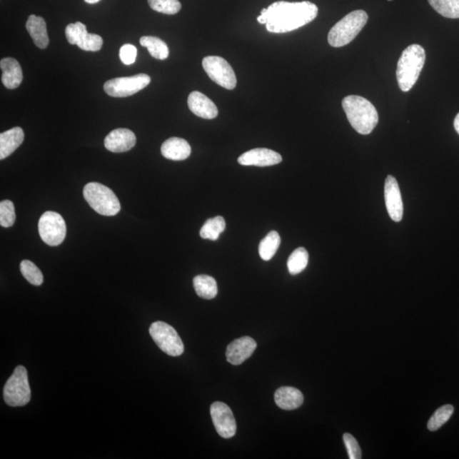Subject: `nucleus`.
<instances>
[{"label":"nucleus","mask_w":459,"mask_h":459,"mask_svg":"<svg viewBox=\"0 0 459 459\" xmlns=\"http://www.w3.org/2000/svg\"><path fill=\"white\" fill-rule=\"evenodd\" d=\"M136 56L137 49L136 46H132V44H124V46L120 49V60H121L124 65H131L135 64Z\"/></svg>","instance_id":"obj_34"},{"label":"nucleus","mask_w":459,"mask_h":459,"mask_svg":"<svg viewBox=\"0 0 459 459\" xmlns=\"http://www.w3.org/2000/svg\"><path fill=\"white\" fill-rule=\"evenodd\" d=\"M150 83V76L140 74L109 80L104 84V91L110 96L128 97L143 90Z\"/></svg>","instance_id":"obj_10"},{"label":"nucleus","mask_w":459,"mask_h":459,"mask_svg":"<svg viewBox=\"0 0 459 459\" xmlns=\"http://www.w3.org/2000/svg\"><path fill=\"white\" fill-rule=\"evenodd\" d=\"M432 8L447 19H459V0H429Z\"/></svg>","instance_id":"obj_28"},{"label":"nucleus","mask_w":459,"mask_h":459,"mask_svg":"<svg viewBox=\"0 0 459 459\" xmlns=\"http://www.w3.org/2000/svg\"><path fill=\"white\" fill-rule=\"evenodd\" d=\"M149 6L153 11L166 15H175L181 11L179 0H148Z\"/></svg>","instance_id":"obj_31"},{"label":"nucleus","mask_w":459,"mask_h":459,"mask_svg":"<svg viewBox=\"0 0 459 459\" xmlns=\"http://www.w3.org/2000/svg\"><path fill=\"white\" fill-rule=\"evenodd\" d=\"M454 128L459 135V114L456 116L455 119H454Z\"/></svg>","instance_id":"obj_35"},{"label":"nucleus","mask_w":459,"mask_h":459,"mask_svg":"<svg viewBox=\"0 0 459 459\" xmlns=\"http://www.w3.org/2000/svg\"><path fill=\"white\" fill-rule=\"evenodd\" d=\"M24 131L15 127L0 133V159L4 160L19 148L24 141Z\"/></svg>","instance_id":"obj_20"},{"label":"nucleus","mask_w":459,"mask_h":459,"mask_svg":"<svg viewBox=\"0 0 459 459\" xmlns=\"http://www.w3.org/2000/svg\"><path fill=\"white\" fill-rule=\"evenodd\" d=\"M39 233L44 243L58 246L64 242L66 235V226L59 213L47 211L43 213L39 221Z\"/></svg>","instance_id":"obj_8"},{"label":"nucleus","mask_w":459,"mask_h":459,"mask_svg":"<svg viewBox=\"0 0 459 459\" xmlns=\"http://www.w3.org/2000/svg\"><path fill=\"white\" fill-rule=\"evenodd\" d=\"M388 1H392V0H388Z\"/></svg>","instance_id":"obj_37"},{"label":"nucleus","mask_w":459,"mask_h":459,"mask_svg":"<svg viewBox=\"0 0 459 459\" xmlns=\"http://www.w3.org/2000/svg\"><path fill=\"white\" fill-rule=\"evenodd\" d=\"M4 398L11 407H22L30 402L31 388L28 371L24 366L16 367L4 388Z\"/></svg>","instance_id":"obj_6"},{"label":"nucleus","mask_w":459,"mask_h":459,"mask_svg":"<svg viewBox=\"0 0 459 459\" xmlns=\"http://www.w3.org/2000/svg\"><path fill=\"white\" fill-rule=\"evenodd\" d=\"M368 16L363 10L352 11L333 26L328 34V44L333 47H343L353 41L365 25Z\"/></svg>","instance_id":"obj_4"},{"label":"nucleus","mask_w":459,"mask_h":459,"mask_svg":"<svg viewBox=\"0 0 459 459\" xmlns=\"http://www.w3.org/2000/svg\"><path fill=\"white\" fill-rule=\"evenodd\" d=\"M257 344L251 337L245 336L231 342L227 346L226 359L227 362L238 366L251 358L256 350Z\"/></svg>","instance_id":"obj_15"},{"label":"nucleus","mask_w":459,"mask_h":459,"mask_svg":"<svg viewBox=\"0 0 459 459\" xmlns=\"http://www.w3.org/2000/svg\"><path fill=\"white\" fill-rule=\"evenodd\" d=\"M385 198L387 211L391 220L400 222L403 217V203L398 181L392 176L386 178Z\"/></svg>","instance_id":"obj_13"},{"label":"nucleus","mask_w":459,"mask_h":459,"mask_svg":"<svg viewBox=\"0 0 459 459\" xmlns=\"http://www.w3.org/2000/svg\"><path fill=\"white\" fill-rule=\"evenodd\" d=\"M275 403L283 410H294L304 403V395L296 388L281 387L276 391Z\"/></svg>","instance_id":"obj_21"},{"label":"nucleus","mask_w":459,"mask_h":459,"mask_svg":"<svg viewBox=\"0 0 459 459\" xmlns=\"http://www.w3.org/2000/svg\"><path fill=\"white\" fill-rule=\"evenodd\" d=\"M65 33L69 44H76L83 51H99L104 46V39L100 35L89 34L82 22L69 24Z\"/></svg>","instance_id":"obj_11"},{"label":"nucleus","mask_w":459,"mask_h":459,"mask_svg":"<svg viewBox=\"0 0 459 459\" xmlns=\"http://www.w3.org/2000/svg\"><path fill=\"white\" fill-rule=\"evenodd\" d=\"M203 68L213 82L226 90H233L237 86L234 70L224 58L206 56L203 60Z\"/></svg>","instance_id":"obj_9"},{"label":"nucleus","mask_w":459,"mask_h":459,"mask_svg":"<svg viewBox=\"0 0 459 459\" xmlns=\"http://www.w3.org/2000/svg\"><path fill=\"white\" fill-rule=\"evenodd\" d=\"M16 221L14 204L9 200L0 203V225L3 227H11Z\"/></svg>","instance_id":"obj_32"},{"label":"nucleus","mask_w":459,"mask_h":459,"mask_svg":"<svg viewBox=\"0 0 459 459\" xmlns=\"http://www.w3.org/2000/svg\"><path fill=\"white\" fill-rule=\"evenodd\" d=\"M211 414L218 434L225 439L233 438L237 432V423L228 405L221 402L213 403Z\"/></svg>","instance_id":"obj_12"},{"label":"nucleus","mask_w":459,"mask_h":459,"mask_svg":"<svg viewBox=\"0 0 459 459\" xmlns=\"http://www.w3.org/2000/svg\"><path fill=\"white\" fill-rule=\"evenodd\" d=\"M309 261V253L304 248H298L292 253L288 260V269L291 275L302 273L306 268Z\"/></svg>","instance_id":"obj_27"},{"label":"nucleus","mask_w":459,"mask_h":459,"mask_svg":"<svg viewBox=\"0 0 459 459\" xmlns=\"http://www.w3.org/2000/svg\"><path fill=\"white\" fill-rule=\"evenodd\" d=\"M88 4H96L98 2H100L101 0H84Z\"/></svg>","instance_id":"obj_36"},{"label":"nucleus","mask_w":459,"mask_h":459,"mask_svg":"<svg viewBox=\"0 0 459 459\" xmlns=\"http://www.w3.org/2000/svg\"><path fill=\"white\" fill-rule=\"evenodd\" d=\"M22 276L34 286H40L44 282V276L38 266L32 261H22L20 265Z\"/></svg>","instance_id":"obj_30"},{"label":"nucleus","mask_w":459,"mask_h":459,"mask_svg":"<svg viewBox=\"0 0 459 459\" xmlns=\"http://www.w3.org/2000/svg\"><path fill=\"white\" fill-rule=\"evenodd\" d=\"M136 143L135 133L128 128H117L106 137L104 145L111 153H124L133 148Z\"/></svg>","instance_id":"obj_16"},{"label":"nucleus","mask_w":459,"mask_h":459,"mask_svg":"<svg viewBox=\"0 0 459 459\" xmlns=\"http://www.w3.org/2000/svg\"><path fill=\"white\" fill-rule=\"evenodd\" d=\"M142 46L147 48L150 55L156 59L166 60L168 57L169 51L166 42L157 37L143 36L140 39Z\"/></svg>","instance_id":"obj_24"},{"label":"nucleus","mask_w":459,"mask_h":459,"mask_svg":"<svg viewBox=\"0 0 459 459\" xmlns=\"http://www.w3.org/2000/svg\"><path fill=\"white\" fill-rule=\"evenodd\" d=\"M281 244V238L276 231H271L258 246V253L263 261H268L276 255Z\"/></svg>","instance_id":"obj_25"},{"label":"nucleus","mask_w":459,"mask_h":459,"mask_svg":"<svg viewBox=\"0 0 459 459\" xmlns=\"http://www.w3.org/2000/svg\"><path fill=\"white\" fill-rule=\"evenodd\" d=\"M149 333L153 340L164 353L179 356L184 352V345L175 328L163 322L151 325Z\"/></svg>","instance_id":"obj_7"},{"label":"nucleus","mask_w":459,"mask_h":459,"mask_svg":"<svg viewBox=\"0 0 459 459\" xmlns=\"http://www.w3.org/2000/svg\"><path fill=\"white\" fill-rule=\"evenodd\" d=\"M318 15V7L310 1H278L263 9L257 21L270 33L285 34L310 24Z\"/></svg>","instance_id":"obj_1"},{"label":"nucleus","mask_w":459,"mask_h":459,"mask_svg":"<svg viewBox=\"0 0 459 459\" xmlns=\"http://www.w3.org/2000/svg\"><path fill=\"white\" fill-rule=\"evenodd\" d=\"M343 439H344L345 448L347 449V452H348L349 458H362V451H360V445L354 436L346 433L344 435V438H343Z\"/></svg>","instance_id":"obj_33"},{"label":"nucleus","mask_w":459,"mask_h":459,"mask_svg":"<svg viewBox=\"0 0 459 459\" xmlns=\"http://www.w3.org/2000/svg\"><path fill=\"white\" fill-rule=\"evenodd\" d=\"M161 153L164 158L173 161H183L190 157L191 146L186 140L181 138L172 137L164 141L161 146Z\"/></svg>","instance_id":"obj_19"},{"label":"nucleus","mask_w":459,"mask_h":459,"mask_svg":"<svg viewBox=\"0 0 459 459\" xmlns=\"http://www.w3.org/2000/svg\"><path fill=\"white\" fill-rule=\"evenodd\" d=\"M225 229L226 221L224 218L216 216L204 223L201 230H200V236L203 239L216 241L219 239L220 235Z\"/></svg>","instance_id":"obj_26"},{"label":"nucleus","mask_w":459,"mask_h":459,"mask_svg":"<svg viewBox=\"0 0 459 459\" xmlns=\"http://www.w3.org/2000/svg\"><path fill=\"white\" fill-rule=\"evenodd\" d=\"M191 113L204 119H213L218 116V109L213 102L204 94L199 91L191 92L187 100Z\"/></svg>","instance_id":"obj_17"},{"label":"nucleus","mask_w":459,"mask_h":459,"mask_svg":"<svg viewBox=\"0 0 459 459\" xmlns=\"http://www.w3.org/2000/svg\"><path fill=\"white\" fill-rule=\"evenodd\" d=\"M425 64V51L420 44H411L400 56L396 70L398 86L403 92L414 86Z\"/></svg>","instance_id":"obj_3"},{"label":"nucleus","mask_w":459,"mask_h":459,"mask_svg":"<svg viewBox=\"0 0 459 459\" xmlns=\"http://www.w3.org/2000/svg\"><path fill=\"white\" fill-rule=\"evenodd\" d=\"M0 68L2 70V83L4 86L10 90L19 88L24 79V74L19 62L14 58H4L0 61Z\"/></svg>","instance_id":"obj_18"},{"label":"nucleus","mask_w":459,"mask_h":459,"mask_svg":"<svg viewBox=\"0 0 459 459\" xmlns=\"http://www.w3.org/2000/svg\"><path fill=\"white\" fill-rule=\"evenodd\" d=\"M453 412L454 408L452 405H445L438 408L428 422V429L430 431L438 430L451 418Z\"/></svg>","instance_id":"obj_29"},{"label":"nucleus","mask_w":459,"mask_h":459,"mask_svg":"<svg viewBox=\"0 0 459 459\" xmlns=\"http://www.w3.org/2000/svg\"><path fill=\"white\" fill-rule=\"evenodd\" d=\"M26 30L35 46L40 49H46L48 46L49 39L46 21L42 17L31 15L26 24Z\"/></svg>","instance_id":"obj_22"},{"label":"nucleus","mask_w":459,"mask_h":459,"mask_svg":"<svg viewBox=\"0 0 459 459\" xmlns=\"http://www.w3.org/2000/svg\"><path fill=\"white\" fill-rule=\"evenodd\" d=\"M342 106L350 126L360 135H369L378 123V111L371 102L358 96H346Z\"/></svg>","instance_id":"obj_2"},{"label":"nucleus","mask_w":459,"mask_h":459,"mask_svg":"<svg viewBox=\"0 0 459 459\" xmlns=\"http://www.w3.org/2000/svg\"><path fill=\"white\" fill-rule=\"evenodd\" d=\"M84 197L94 211L101 216H114L121 209L119 200L114 191L96 182H91L84 186Z\"/></svg>","instance_id":"obj_5"},{"label":"nucleus","mask_w":459,"mask_h":459,"mask_svg":"<svg viewBox=\"0 0 459 459\" xmlns=\"http://www.w3.org/2000/svg\"><path fill=\"white\" fill-rule=\"evenodd\" d=\"M193 286L199 297L205 300H212L218 293L217 283L211 276L199 275L193 279Z\"/></svg>","instance_id":"obj_23"},{"label":"nucleus","mask_w":459,"mask_h":459,"mask_svg":"<svg viewBox=\"0 0 459 459\" xmlns=\"http://www.w3.org/2000/svg\"><path fill=\"white\" fill-rule=\"evenodd\" d=\"M238 161L243 166L267 167L280 163L283 161V158L273 150L256 148L241 155Z\"/></svg>","instance_id":"obj_14"}]
</instances>
